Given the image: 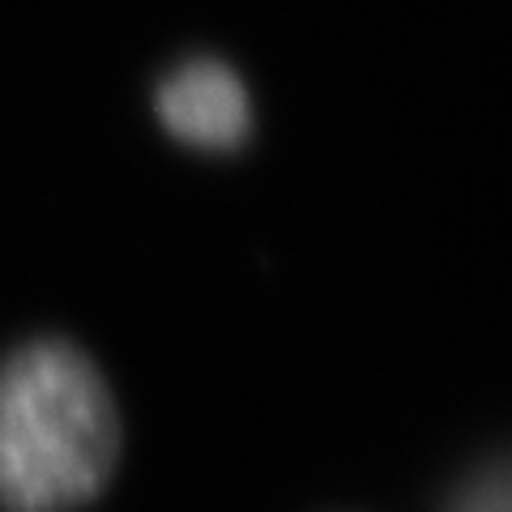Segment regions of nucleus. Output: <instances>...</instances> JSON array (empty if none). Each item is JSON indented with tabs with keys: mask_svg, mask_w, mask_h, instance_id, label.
<instances>
[{
	"mask_svg": "<svg viewBox=\"0 0 512 512\" xmlns=\"http://www.w3.org/2000/svg\"><path fill=\"white\" fill-rule=\"evenodd\" d=\"M120 406L73 342L39 338L0 363V512H73L120 461Z\"/></svg>",
	"mask_w": 512,
	"mask_h": 512,
	"instance_id": "1",
	"label": "nucleus"
},
{
	"mask_svg": "<svg viewBox=\"0 0 512 512\" xmlns=\"http://www.w3.org/2000/svg\"><path fill=\"white\" fill-rule=\"evenodd\" d=\"M461 512H504V483H500V478H491L487 487L474 491V500Z\"/></svg>",
	"mask_w": 512,
	"mask_h": 512,
	"instance_id": "3",
	"label": "nucleus"
},
{
	"mask_svg": "<svg viewBox=\"0 0 512 512\" xmlns=\"http://www.w3.org/2000/svg\"><path fill=\"white\" fill-rule=\"evenodd\" d=\"M158 116L175 137L192 141V146L227 150L239 146L248 133V94L231 69L214 60H197L163 82Z\"/></svg>",
	"mask_w": 512,
	"mask_h": 512,
	"instance_id": "2",
	"label": "nucleus"
}]
</instances>
